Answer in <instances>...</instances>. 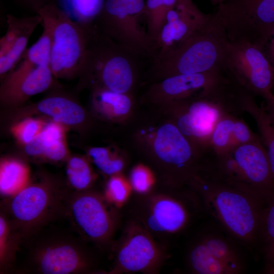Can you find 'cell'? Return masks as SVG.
<instances>
[{
  "mask_svg": "<svg viewBox=\"0 0 274 274\" xmlns=\"http://www.w3.org/2000/svg\"><path fill=\"white\" fill-rule=\"evenodd\" d=\"M157 113L136 124L132 144L155 172L158 182L188 185L199 171L203 156L173 121Z\"/></svg>",
  "mask_w": 274,
  "mask_h": 274,
  "instance_id": "6da1fadb",
  "label": "cell"
},
{
  "mask_svg": "<svg viewBox=\"0 0 274 274\" xmlns=\"http://www.w3.org/2000/svg\"><path fill=\"white\" fill-rule=\"evenodd\" d=\"M188 185L199 196L204 212L233 239L251 252L259 246L264 206L243 191L201 171Z\"/></svg>",
  "mask_w": 274,
  "mask_h": 274,
  "instance_id": "7a4b0ae2",
  "label": "cell"
},
{
  "mask_svg": "<svg viewBox=\"0 0 274 274\" xmlns=\"http://www.w3.org/2000/svg\"><path fill=\"white\" fill-rule=\"evenodd\" d=\"M135 195L131 219L156 240L181 235L204 212L199 196L189 185L158 182L148 193Z\"/></svg>",
  "mask_w": 274,
  "mask_h": 274,
  "instance_id": "3957f363",
  "label": "cell"
},
{
  "mask_svg": "<svg viewBox=\"0 0 274 274\" xmlns=\"http://www.w3.org/2000/svg\"><path fill=\"white\" fill-rule=\"evenodd\" d=\"M157 108L203 156L209 150L212 132L220 118L227 113L241 114L238 89L231 81Z\"/></svg>",
  "mask_w": 274,
  "mask_h": 274,
  "instance_id": "277c9868",
  "label": "cell"
},
{
  "mask_svg": "<svg viewBox=\"0 0 274 274\" xmlns=\"http://www.w3.org/2000/svg\"><path fill=\"white\" fill-rule=\"evenodd\" d=\"M228 40L215 12L210 19L176 49L150 60L145 76L149 83L181 74L224 71Z\"/></svg>",
  "mask_w": 274,
  "mask_h": 274,
  "instance_id": "5b68a950",
  "label": "cell"
},
{
  "mask_svg": "<svg viewBox=\"0 0 274 274\" xmlns=\"http://www.w3.org/2000/svg\"><path fill=\"white\" fill-rule=\"evenodd\" d=\"M142 58L104 34L94 24L78 76L81 84L91 89L102 88L134 95Z\"/></svg>",
  "mask_w": 274,
  "mask_h": 274,
  "instance_id": "8992f818",
  "label": "cell"
},
{
  "mask_svg": "<svg viewBox=\"0 0 274 274\" xmlns=\"http://www.w3.org/2000/svg\"><path fill=\"white\" fill-rule=\"evenodd\" d=\"M71 193L59 181L40 177L5 199L1 209L24 242L51 221L65 215Z\"/></svg>",
  "mask_w": 274,
  "mask_h": 274,
  "instance_id": "52a82bcc",
  "label": "cell"
},
{
  "mask_svg": "<svg viewBox=\"0 0 274 274\" xmlns=\"http://www.w3.org/2000/svg\"><path fill=\"white\" fill-rule=\"evenodd\" d=\"M211 169L217 179L265 207L274 198V179L260 139L239 145L227 153L215 155L212 160Z\"/></svg>",
  "mask_w": 274,
  "mask_h": 274,
  "instance_id": "ba28073f",
  "label": "cell"
},
{
  "mask_svg": "<svg viewBox=\"0 0 274 274\" xmlns=\"http://www.w3.org/2000/svg\"><path fill=\"white\" fill-rule=\"evenodd\" d=\"M26 240V271L39 274H87L96 272L95 260L85 241L62 232L40 234Z\"/></svg>",
  "mask_w": 274,
  "mask_h": 274,
  "instance_id": "9c48e42d",
  "label": "cell"
},
{
  "mask_svg": "<svg viewBox=\"0 0 274 274\" xmlns=\"http://www.w3.org/2000/svg\"><path fill=\"white\" fill-rule=\"evenodd\" d=\"M37 11L51 23L49 65L54 76L64 79L78 77L93 24L83 25L73 20L55 3H47Z\"/></svg>",
  "mask_w": 274,
  "mask_h": 274,
  "instance_id": "30bf717a",
  "label": "cell"
},
{
  "mask_svg": "<svg viewBox=\"0 0 274 274\" xmlns=\"http://www.w3.org/2000/svg\"><path fill=\"white\" fill-rule=\"evenodd\" d=\"M65 215L80 237L100 248L110 245L120 221L118 209L91 188L71 192Z\"/></svg>",
  "mask_w": 274,
  "mask_h": 274,
  "instance_id": "8fae6325",
  "label": "cell"
},
{
  "mask_svg": "<svg viewBox=\"0 0 274 274\" xmlns=\"http://www.w3.org/2000/svg\"><path fill=\"white\" fill-rule=\"evenodd\" d=\"M114 256L113 266L105 273H157L167 257L161 243L131 219L124 227Z\"/></svg>",
  "mask_w": 274,
  "mask_h": 274,
  "instance_id": "7c38bea8",
  "label": "cell"
},
{
  "mask_svg": "<svg viewBox=\"0 0 274 274\" xmlns=\"http://www.w3.org/2000/svg\"><path fill=\"white\" fill-rule=\"evenodd\" d=\"M145 4L144 0H106L94 24L116 42L151 60L152 43L139 24Z\"/></svg>",
  "mask_w": 274,
  "mask_h": 274,
  "instance_id": "4fadbf2b",
  "label": "cell"
},
{
  "mask_svg": "<svg viewBox=\"0 0 274 274\" xmlns=\"http://www.w3.org/2000/svg\"><path fill=\"white\" fill-rule=\"evenodd\" d=\"M223 70L238 86L263 97L274 86V69L263 50L248 42L228 41Z\"/></svg>",
  "mask_w": 274,
  "mask_h": 274,
  "instance_id": "5bb4252c",
  "label": "cell"
},
{
  "mask_svg": "<svg viewBox=\"0 0 274 274\" xmlns=\"http://www.w3.org/2000/svg\"><path fill=\"white\" fill-rule=\"evenodd\" d=\"M229 79L223 71L172 76L150 83L140 101L157 108L198 95Z\"/></svg>",
  "mask_w": 274,
  "mask_h": 274,
  "instance_id": "9a60e30c",
  "label": "cell"
},
{
  "mask_svg": "<svg viewBox=\"0 0 274 274\" xmlns=\"http://www.w3.org/2000/svg\"><path fill=\"white\" fill-rule=\"evenodd\" d=\"M192 0H177L153 45L152 59L176 49L210 19ZM151 59V60H152Z\"/></svg>",
  "mask_w": 274,
  "mask_h": 274,
  "instance_id": "2e32d148",
  "label": "cell"
},
{
  "mask_svg": "<svg viewBox=\"0 0 274 274\" xmlns=\"http://www.w3.org/2000/svg\"><path fill=\"white\" fill-rule=\"evenodd\" d=\"M7 23L6 33L0 40V75L2 79L22 57L32 33L42 23V18L38 13L22 18L8 15Z\"/></svg>",
  "mask_w": 274,
  "mask_h": 274,
  "instance_id": "e0dca14e",
  "label": "cell"
},
{
  "mask_svg": "<svg viewBox=\"0 0 274 274\" xmlns=\"http://www.w3.org/2000/svg\"><path fill=\"white\" fill-rule=\"evenodd\" d=\"M196 238L211 256L230 269L231 274L241 273L243 271L245 261L239 248V246H241L217 225V228L206 230Z\"/></svg>",
  "mask_w": 274,
  "mask_h": 274,
  "instance_id": "ac0fdd59",
  "label": "cell"
},
{
  "mask_svg": "<svg viewBox=\"0 0 274 274\" xmlns=\"http://www.w3.org/2000/svg\"><path fill=\"white\" fill-rule=\"evenodd\" d=\"M91 101L94 112L107 121L124 124L132 121L134 117L133 95L95 88L92 89Z\"/></svg>",
  "mask_w": 274,
  "mask_h": 274,
  "instance_id": "d6986e66",
  "label": "cell"
},
{
  "mask_svg": "<svg viewBox=\"0 0 274 274\" xmlns=\"http://www.w3.org/2000/svg\"><path fill=\"white\" fill-rule=\"evenodd\" d=\"M42 18L43 30L41 36L23 54L21 62L3 78L1 87L9 86L21 79L34 69L49 65L52 43L51 26L45 16Z\"/></svg>",
  "mask_w": 274,
  "mask_h": 274,
  "instance_id": "ffe728a7",
  "label": "cell"
},
{
  "mask_svg": "<svg viewBox=\"0 0 274 274\" xmlns=\"http://www.w3.org/2000/svg\"><path fill=\"white\" fill-rule=\"evenodd\" d=\"M25 153L31 157L52 162L66 159L68 151L65 141V126L51 121L47 123L41 133L24 146Z\"/></svg>",
  "mask_w": 274,
  "mask_h": 274,
  "instance_id": "44dd1931",
  "label": "cell"
},
{
  "mask_svg": "<svg viewBox=\"0 0 274 274\" xmlns=\"http://www.w3.org/2000/svg\"><path fill=\"white\" fill-rule=\"evenodd\" d=\"M54 78L49 65L39 66L15 83L1 87V100L7 105L20 104L30 97L50 88Z\"/></svg>",
  "mask_w": 274,
  "mask_h": 274,
  "instance_id": "7402d4cb",
  "label": "cell"
},
{
  "mask_svg": "<svg viewBox=\"0 0 274 274\" xmlns=\"http://www.w3.org/2000/svg\"><path fill=\"white\" fill-rule=\"evenodd\" d=\"M35 112L49 117L65 126L83 124L86 118L84 110L75 101L61 95H52L36 104Z\"/></svg>",
  "mask_w": 274,
  "mask_h": 274,
  "instance_id": "603a6c76",
  "label": "cell"
},
{
  "mask_svg": "<svg viewBox=\"0 0 274 274\" xmlns=\"http://www.w3.org/2000/svg\"><path fill=\"white\" fill-rule=\"evenodd\" d=\"M243 94L241 99L242 111L249 114L256 123L274 179V126L264 108L260 107L255 101L254 95L247 91H244Z\"/></svg>",
  "mask_w": 274,
  "mask_h": 274,
  "instance_id": "cb8c5ba5",
  "label": "cell"
},
{
  "mask_svg": "<svg viewBox=\"0 0 274 274\" xmlns=\"http://www.w3.org/2000/svg\"><path fill=\"white\" fill-rule=\"evenodd\" d=\"M29 166L21 160L5 158L0 163V193L5 199L11 197L30 182Z\"/></svg>",
  "mask_w": 274,
  "mask_h": 274,
  "instance_id": "d4e9b609",
  "label": "cell"
},
{
  "mask_svg": "<svg viewBox=\"0 0 274 274\" xmlns=\"http://www.w3.org/2000/svg\"><path fill=\"white\" fill-rule=\"evenodd\" d=\"M87 155L90 162L108 177L123 173L128 163V157L124 151L114 147H91Z\"/></svg>",
  "mask_w": 274,
  "mask_h": 274,
  "instance_id": "484cf974",
  "label": "cell"
},
{
  "mask_svg": "<svg viewBox=\"0 0 274 274\" xmlns=\"http://www.w3.org/2000/svg\"><path fill=\"white\" fill-rule=\"evenodd\" d=\"M22 239L7 214L0 212V272H8L12 267Z\"/></svg>",
  "mask_w": 274,
  "mask_h": 274,
  "instance_id": "4316f807",
  "label": "cell"
},
{
  "mask_svg": "<svg viewBox=\"0 0 274 274\" xmlns=\"http://www.w3.org/2000/svg\"><path fill=\"white\" fill-rule=\"evenodd\" d=\"M57 6L71 19L83 25L94 24L106 0H56Z\"/></svg>",
  "mask_w": 274,
  "mask_h": 274,
  "instance_id": "83f0119b",
  "label": "cell"
},
{
  "mask_svg": "<svg viewBox=\"0 0 274 274\" xmlns=\"http://www.w3.org/2000/svg\"><path fill=\"white\" fill-rule=\"evenodd\" d=\"M66 174L70 186L74 191L91 189L96 175L88 158L74 156L67 159Z\"/></svg>",
  "mask_w": 274,
  "mask_h": 274,
  "instance_id": "f1b7e54d",
  "label": "cell"
},
{
  "mask_svg": "<svg viewBox=\"0 0 274 274\" xmlns=\"http://www.w3.org/2000/svg\"><path fill=\"white\" fill-rule=\"evenodd\" d=\"M177 0H147L143 16L147 24V35L152 45L165 22L167 13Z\"/></svg>",
  "mask_w": 274,
  "mask_h": 274,
  "instance_id": "f546056e",
  "label": "cell"
},
{
  "mask_svg": "<svg viewBox=\"0 0 274 274\" xmlns=\"http://www.w3.org/2000/svg\"><path fill=\"white\" fill-rule=\"evenodd\" d=\"M238 117L239 116L232 113H227L220 118L212 132L209 152L216 155H221L229 152L235 148L233 129L235 119Z\"/></svg>",
  "mask_w": 274,
  "mask_h": 274,
  "instance_id": "4dcf8cb0",
  "label": "cell"
},
{
  "mask_svg": "<svg viewBox=\"0 0 274 274\" xmlns=\"http://www.w3.org/2000/svg\"><path fill=\"white\" fill-rule=\"evenodd\" d=\"M265 266L274 264V198L262 211L259 234Z\"/></svg>",
  "mask_w": 274,
  "mask_h": 274,
  "instance_id": "1f68e13d",
  "label": "cell"
},
{
  "mask_svg": "<svg viewBox=\"0 0 274 274\" xmlns=\"http://www.w3.org/2000/svg\"><path fill=\"white\" fill-rule=\"evenodd\" d=\"M132 192L128 178L121 173L109 177L102 194L110 203L118 209L128 201Z\"/></svg>",
  "mask_w": 274,
  "mask_h": 274,
  "instance_id": "d6a6232c",
  "label": "cell"
},
{
  "mask_svg": "<svg viewBox=\"0 0 274 274\" xmlns=\"http://www.w3.org/2000/svg\"><path fill=\"white\" fill-rule=\"evenodd\" d=\"M133 192L137 195L151 191L158 183L157 175L148 165L137 163L130 170L127 177Z\"/></svg>",
  "mask_w": 274,
  "mask_h": 274,
  "instance_id": "836d02e7",
  "label": "cell"
},
{
  "mask_svg": "<svg viewBox=\"0 0 274 274\" xmlns=\"http://www.w3.org/2000/svg\"><path fill=\"white\" fill-rule=\"evenodd\" d=\"M46 124L43 120L28 117L14 125L11 131L17 141L25 146L38 136Z\"/></svg>",
  "mask_w": 274,
  "mask_h": 274,
  "instance_id": "e575fe53",
  "label": "cell"
},
{
  "mask_svg": "<svg viewBox=\"0 0 274 274\" xmlns=\"http://www.w3.org/2000/svg\"><path fill=\"white\" fill-rule=\"evenodd\" d=\"M260 139L259 136L252 131L243 118L239 117L236 118L233 129V140L235 148Z\"/></svg>",
  "mask_w": 274,
  "mask_h": 274,
  "instance_id": "d590c367",
  "label": "cell"
},
{
  "mask_svg": "<svg viewBox=\"0 0 274 274\" xmlns=\"http://www.w3.org/2000/svg\"><path fill=\"white\" fill-rule=\"evenodd\" d=\"M267 44L268 57L267 58L274 69V28L272 33L271 37L268 41Z\"/></svg>",
  "mask_w": 274,
  "mask_h": 274,
  "instance_id": "8d00e7d4",
  "label": "cell"
},
{
  "mask_svg": "<svg viewBox=\"0 0 274 274\" xmlns=\"http://www.w3.org/2000/svg\"><path fill=\"white\" fill-rule=\"evenodd\" d=\"M272 125L274 126V106L265 104L264 108Z\"/></svg>",
  "mask_w": 274,
  "mask_h": 274,
  "instance_id": "74e56055",
  "label": "cell"
},
{
  "mask_svg": "<svg viewBox=\"0 0 274 274\" xmlns=\"http://www.w3.org/2000/svg\"><path fill=\"white\" fill-rule=\"evenodd\" d=\"M263 98L265 99V104L274 106V94L272 92L266 94Z\"/></svg>",
  "mask_w": 274,
  "mask_h": 274,
  "instance_id": "f35d334b",
  "label": "cell"
},
{
  "mask_svg": "<svg viewBox=\"0 0 274 274\" xmlns=\"http://www.w3.org/2000/svg\"><path fill=\"white\" fill-rule=\"evenodd\" d=\"M229 0H210L211 4L213 6H217L219 5L225 3Z\"/></svg>",
  "mask_w": 274,
  "mask_h": 274,
  "instance_id": "ab89813d",
  "label": "cell"
},
{
  "mask_svg": "<svg viewBox=\"0 0 274 274\" xmlns=\"http://www.w3.org/2000/svg\"><path fill=\"white\" fill-rule=\"evenodd\" d=\"M264 271L267 273L274 274V264L267 267H265Z\"/></svg>",
  "mask_w": 274,
  "mask_h": 274,
  "instance_id": "60d3db41",
  "label": "cell"
}]
</instances>
